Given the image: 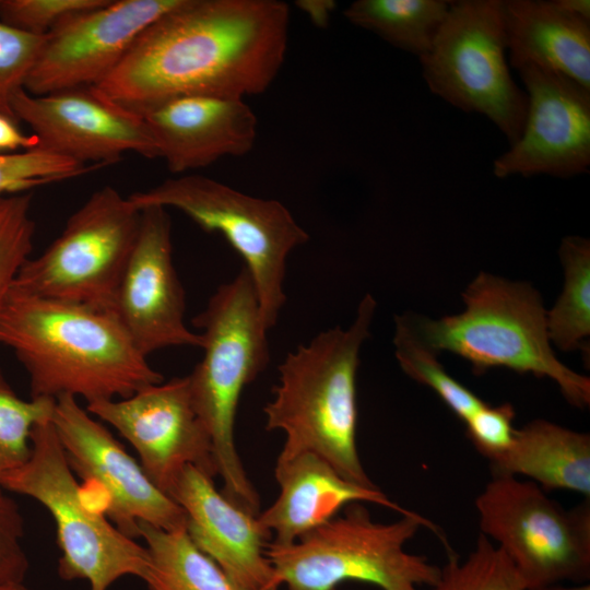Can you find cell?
<instances>
[{
    "mask_svg": "<svg viewBox=\"0 0 590 590\" xmlns=\"http://www.w3.org/2000/svg\"><path fill=\"white\" fill-rule=\"evenodd\" d=\"M504 25L509 67L552 71L590 90V22L553 0H507Z\"/></svg>",
    "mask_w": 590,
    "mask_h": 590,
    "instance_id": "44dd1931",
    "label": "cell"
},
{
    "mask_svg": "<svg viewBox=\"0 0 590 590\" xmlns=\"http://www.w3.org/2000/svg\"><path fill=\"white\" fill-rule=\"evenodd\" d=\"M139 531L149 554L143 578L149 590H244L193 544L186 529L140 523Z\"/></svg>",
    "mask_w": 590,
    "mask_h": 590,
    "instance_id": "603a6c76",
    "label": "cell"
},
{
    "mask_svg": "<svg viewBox=\"0 0 590 590\" xmlns=\"http://www.w3.org/2000/svg\"><path fill=\"white\" fill-rule=\"evenodd\" d=\"M475 508L481 533L507 556L527 590L589 579V499L566 510L531 481L493 475Z\"/></svg>",
    "mask_w": 590,
    "mask_h": 590,
    "instance_id": "8fae6325",
    "label": "cell"
},
{
    "mask_svg": "<svg viewBox=\"0 0 590 590\" xmlns=\"http://www.w3.org/2000/svg\"><path fill=\"white\" fill-rule=\"evenodd\" d=\"M528 106L519 139L493 163L498 178H568L590 166V90L552 71L518 70Z\"/></svg>",
    "mask_w": 590,
    "mask_h": 590,
    "instance_id": "e0dca14e",
    "label": "cell"
},
{
    "mask_svg": "<svg viewBox=\"0 0 590 590\" xmlns=\"http://www.w3.org/2000/svg\"><path fill=\"white\" fill-rule=\"evenodd\" d=\"M0 344L30 377L32 398L123 399L164 380L110 310L11 288L0 311Z\"/></svg>",
    "mask_w": 590,
    "mask_h": 590,
    "instance_id": "7a4b0ae2",
    "label": "cell"
},
{
    "mask_svg": "<svg viewBox=\"0 0 590 590\" xmlns=\"http://www.w3.org/2000/svg\"><path fill=\"white\" fill-rule=\"evenodd\" d=\"M280 589V586L273 583V585H270L266 588H263L262 590H279Z\"/></svg>",
    "mask_w": 590,
    "mask_h": 590,
    "instance_id": "ab89813d",
    "label": "cell"
},
{
    "mask_svg": "<svg viewBox=\"0 0 590 590\" xmlns=\"http://www.w3.org/2000/svg\"><path fill=\"white\" fill-rule=\"evenodd\" d=\"M44 37L20 32L0 22V115L15 122L11 99L17 90L23 88Z\"/></svg>",
    "mask_w": 590,
    "mask_h": 590,
    "instance_id": "4dcf8cb0",
    "label": "cell"
},
{
    "mask_svg": "<svg viewBox=\"0 0 590 590\" xmlns=\"http://www.w3.org/2000/svg\"><path fill=\"white\" fill-rule=\"evenodd\" d=\"M107 0H0V22L20 32L45 36L66 16Z\"/></svg>",
    "mask_w": 590,
    "mask_h": 590,
    "instance_id": "1f68e13d",
    "label": "cell"
},
{
    "mask_svg": "<svg viewBox=\"0 0 590 590\" xmlns=\"http://www.w3.org/2000/svg\"><path fill=\"white\" fill-rule=\"evenodd\" d=\"M559 257L565 271L564 290L546 311V329L550 342L562 351H574L583 349L590 334V241L568 236L560 244Z\"/></svg>",
    "mask_w": 590,
    "mask_h": 590,
    "instance_id": "d4e9b609",
    "label": "cell"
},
{
    "mask_svg": "<svg viewBox=\"0 0 590 590\" xmlns=\"http://www.w3.org/2000/svg\"><path fill=\"white\" fill-rule=\"evenodd\" d=\"M296 5L309 16L315 25L324 27L330 21L335 2L331 0H300L296 1Z\"/></svg>",
    "mask_w": 590,
    "mask_h": 590,
    "instance_id": "d590c367",
    "label": "cell"
},
{
    "mask_svg": "<svg viewBox=\"0 0 590 590\" xmlns=\"http://www.w3.org/2000/svg\"><path fill=\"white\" fill-rule=\"evenodd\" d=\"M102 167L104 166L83 165L39 148L19 153H0V196L23 192Z\"/></svg>",
    "mask_w": 590,
    "mask_h": 590,
    "instance_id": "f546056e",
    "label": "cell"
},
{
    "mask_svg": "<svg viewBox=\"0 0 590 590\" xmlns=\"http://www.w3.org/2000/svg\"><path fill=\"white\" fill-rule=\"evenodd\" d=\"M288 30L283 1L180 0L95 87L140 115L180 96L244 99L278 76Z\"/></svg>",
    "mask_w": 590,
    "mask_h": 590,
    "instance_id": "6da1fadb",
    "label": "cell"
},
{
    "mask_svg": "<svg viewBox=\"0 0 590 590\" xmlns=\"http://www.w3.org/2000/svg\"><path fill=\"white\" fill-rule=\"evenodd\" d=\"M213 479L187 465L168 493L185 511L188 536L244 590H262L273 585V570L266 554L271 534L258 516L219 491Z\"/></svg>",
    "mask_w": 590,
    "mask_h": 590,
    "instance_id": "ac0fdd59",
    "label": "cell"
},
{
    "mask_svg": "<svg viewBox=\"0 0 590 590\" xmlns=\"http://www.w3.org/2000/svg\"><path fill=\"white\" fill-rule=\"evenodd\" d=\"M563 11L590 22V1L589 0H553Z\"/></svg>",
    "mask_w": 590,
    "mask_h": 590,
    "instance_id": "8d00e7d4",
    "label": "cell"
},
{
    "mask_svg": "<svg viewBox=\"0 0 590 590\" xmlns=\"http://www.w3.org/2000/svg\"><path fill=\"white\" fill-rule=\"evenodd\" d=\"M421 527L438 528L412 512L392 522L374 521L362 503L307 532L288 545L268 543L266 554L274 583L286 590H338L345 581H362L381 590L433 587L440 567L406 551Z\"/></svg>",
    "mask_w": 590,
    "mask_h": 590,
    "instance_id": "8992f818",
    "label": "cell"
},
{
    "mask_svg": "<svg viewBox=\"0 0 590 590\" xmlns=\"http://www.w3.org/2000/svg\"><path fill=\"white\" fill-rule=\"evenodd\" d=\"M85 409L130 442L145 474L165 494L187 465L217 475L211 437L193 406L187 376Z\"/></svg>",
    "mask_w": 590,
    "mask_h": 590,
    "instance_id": "4fadbf2b",
    "label": "cell"
},
{
    "mask_svg": "<svg viewBox=\"0 0 590 590\" xmlns=\"http://www.w3.org/2000/svg\"><path fill=\"white\" fill-rule=\"evenodd\" d=\"M432 590H527L507 556L480 533L472 552L459 559L451 551Z\"/></svg>",
    "mask_w": 590,
    "mask_h": 590,
    "instance_id": "4316f807",
    "label": "cell"
},
{
    "mask_svg": "<svg viewBox=\"0 0 590 590\" xmlns=\"http://www.w3.org/2000/svg\"><path fill=\"white\" fill-rule=\"evenodd\" d=\"M32 198L31 192L0 196V311L33 249Z\"/></svg>",
    "mask_w": 590,
    "mask_h": 590,
    "instance_id": "f1b7e54d",
    "label": "cell"
},
{
    "mask_svg": "<svg viewBox=\"0 0 590 590\" xmlns=\"http://www.w3.org/2000/svg\"><path fill=\"white\" fill-rule=\"evenodd\" d=\"M142 117L158 157L173 174L202 168L225 156H243L257 138V117L239 98L180 96L150 108Z\"/></svg>",
    "mask_w": 590,
    "mask_h": 590,
    "instance_id": "d6986e66",
    "label": "cell"
},
{
    "mask_svg": "<svg viewBox=\"0 0 590 590\" xmlns=\"http://www.w3.org/2000/svg\"><path fill=\"white\" fill-rule=\"evenodd\" d=\"M493 475L523 476L542 489L590 497V436L545 420L516 429L510 447L489 461Z\"/></svg>",
    "mask_w": 590,
    "mask_h": 590,
    "instance_id": "7402d4cb",
    "label": "cell"
},
{
    "mask_svg": "<svg viewBox=\"0 0 590 590\" xmlns=\"http://www.w3.org/2000/svg\"><path fill=\"white\" fill-rule=\"evenodd\" d=\"M420 61L432 93L460 110L485 116L509 145L519 139L528 97L510 74L503 0L451 1Z\"/></svg>",
    "mask_w": 590,
    "mask_h": 590,
    "instance_id": "30bf717a",
    "label": "cell"
},
{
    "mask_svg": "<svg viewBox=\"0 0 590 590\" xmlns=\"http://www.w3.org/2000/svg\"><path fill=\"white\" fill-rule=\"evenodd\" d=\"M16 120L33 131L42 150L80 164L107 166L127 152L158 157L142 117L114 102L95 86L32 95L17 90L11 99Z\"/></svg>",
    "mask_w": 590,
    "mask_h": 590,
    "instance_id": "9a60e30c",
    "label": "cell"
},
{
    "mask_svg": "<svg viewBox=\"0 0 590 590\" xmlns=\"http://www.w3.org/2000/svg\"><path fill=\"white\" fill-rule=\"evenodd\" d=\"M515 409L510 403L483 405L464 423L467 433L481 455L492 461L511 445L516 429L512 426Z\"/></svg>",
    "mask_w": 590,
    "mask_h": 590,
    "instance_id": "d6a6232c",
    "label": "cell"
},
{
    "mask_svg": "<svg viewBox=\"0 0 590 590\" xmlns=\"http://www.w3.org/2000/svg\"><path fill=\"white\" fill-rule=\"evenodd\" d=\"M465 309L438 320L405 317L415 337L435 353L452 352L475 374L505 367L547 377L574 406L590 404V379L557 359L546 329V310L529 284L480 273L462 293Z\"/></svg>",
    "mask_w": 590,
    "mask_h": 590,
    "instance_id": "5b68a950",
    "label": "cell"
},
{
    "mask_svg": "<svg viewBox=\"0 0 590 590\" xmlns=\"http://www.w3.org/2000/svg\"><path fill=\"white\" fill-rule=\"evenodd\" d=\"M0 590H31L23 582L2 583Z\"/></svg>",
    "mask_w": 590,
    "mask_h": 590,
    "instance_id": "f35d334b",
    "label": "cell"
},
{
    "mask_svg": "<svg viewBox=\"0 0 590 590\" xmlns=\"http://www.w3.org/2000/svg\"><path fill=\"white\" fill-rule=\"evenodd\" d=\"M445 0H356L343 11L353 25L420 58L432 48L448 14Z\"/></svg>",
    "mask_w": 590,
    "mask_h": 590,
    "instance_id": "cb8c5ba5",
    "label": "cell"
},
{
    "mask_svg": "<svg viewBox=\"0 0 590 590\" xmlns=\"http://www.w3.org/2000/svg\"><path fill=\"white\" fill-rule=\"evenodd\" d=\"M192 323L201 331L203 356L187 375L193 406L212 441L221 492L252 515L260 497L235 442L240 396L269 365L268 332L252 279L245 267L210 297Z\"/></svg>",
    "mask_w": 590,
    "mask_h": 590,
    "instance_id": "277c9868",
    "label": "cell"
},
{
    "mask_svg": "<svg viewBox=\"0 0 590 590\" xmlns=\"http://www.w3.org/2000/svg\"><path fill=\"white\" fill-rule=\"evenodd\" d=\"M185 291L173 262L167 209L143 208L111 311L146 357L165 347H201V335L185 323Z\"/></svg>",
    "mask_w": 590,
    "mask_h": 590,
    "instance_id": "2e32d148",
    "label": "cell"
},
{
    "mask_svg": "<svg viewBox=\"0 0 590 590\" xmlns=\"http://www.w3.org/2000/svg\"><path fill=\"white\" fill-rule=\"evenodd\" d=\"M179 1L107 0L66 16L45 35L23 88L39 96L97 85L139 35Z\"/></svg>",
    "mask_w": 590,
    "mask_h": 590,
    "instance_id": "5bb4252c",
    "label": "cell"
},
{
    "mask_svg": "<svg viewBox=\"0 0 590 590\" xmlns=\"http://www.w3.org/2000/svg\"><path fill=\"white\" fill-rule=\"evenodd\" d=\"M129 199L140 210L175 208L206 233L221 234L245 261L266 328L276 324L286 302L283 285L288 255L309 238L283 203L246 194L202 175L169 178Z\"/></svg>",
    "mask_w": 590,
    "mask_h": 590,
    "instance_id": "ba28073f",
    "label": "cell"
},
{
    "mask_svg": "<svg viewBox=\"0 0 590 590\" xmlns=\"http://www.w3.org/2000/svg\"><path fill=\"white\" fill-rule=\"evenodd\" d=\"M530 590H590V585L586 582L576 583L573 586H563L560 583H554V585L543 586L539 588H533Z\"/></svg>",
    "mask_w": 590,
    "mask_h": 590,
    "instance_id": "74e56055",
    "label": "cell"
},
{
    "mask_svg": "<svg viewBox=\"0 0 590 590\" xmlns=\"http://www.w3.org/2000/svg\"><path fill=\"white\" fill-rule=\"evenodd\" d=\"M140 221L141 210L129 197L111 186L97 189L60 235L25 261L12 290L111 311Z\"/></svg>",
    "mask_w": 590,
    "mask_h": 590,
    "instance_id": "9c48e42d",
    "label": "cell"
},
{
    "mask_svg": "<svg viewBox=\"0 0 590 590\" xmlns=\"http://www.w3.org/2000/svg\"><path fill=\"white\" fill-rule=\"evenodd\" d=\"M50 421L71 470L101 491L103 512L123 534L140 538V523L168 531L186 529L182 508L75 397H58Z\"/></svg>",
    "mask_w": 590,
    "mask_h": 590,
    "instance_id": "7c38bea8",
    "label": "cell"
},
{
    "mask_svg": "<svg viewBox=\"0 0 590 590\" xmlns=\"http://www.w3.org/2000/svg\"><path fill=\"white\" fill-rule=\"evenodd\" d=\"M55 399H21L0 369V494L2 481L31 456L34 426L51 418Z\"/></svg>",
    "mask_w": 590,
    "mask_h": 590,
    "instance_id": "83f0119b",
    "label": "cell"
},
{
    "mask_svg": "<svg viewBox=\"0 0 590 590\" xmlns=\"http://www.w3.org/2000/svg\"><path fill=\"white\" fill-rule=\"evenodd\" d=\"M274 475L280 486L279 496L258 515L273 544L294 543L354 503H374L401 515L413 512L392 502L378 487L345 480L315 453L276 461Z\"/></svg>",
    "mask_w": 590,
    "mask_h": 590,
    "instance_id": "ffe728a7",
    "label": "cell"
},
{
    "mask_svg": "<svg viewBox=\"0 0 590 590\" xmlns=\"http://www.w3.org/2000/svg\"><path fill=\"white\" fill-rule=\"evenodd\" d=\"M375 310L376 300L366 294L349 328L318 333L279 365V384L263 408L266 428L285 436L276 461L315 453L345 480L377 487L362 465L356 445L359 351Z\"/></svg>",
    "mask_w": 590,
    "mask_h": 590,
    "instance_id": "3957f363",
    "label": "cell"
},
{
    "mask_svg": "<svg viewBox=\"0 0 590 590\" xmlns=\"http://www.w3.org/2000/svg\"><path fill=\"white\" fill-rule=\"evenodd\" d=\"M393 344L402 370L413 380L436 392L462 422L486 404L445 370L437 359V353L415 337L404 316L396 318Z\"/></svg>",
    "mask_w": 590,
    "mask_h": 590,
    "instance_id": "484cf974",
    "label": "cell"
},
{
    "mask_svg": "<svg viewBox=\"0 0 590 590\" xmlns=\"http://www.w3.org/2000/svg\"><path fill=\"white\" fill-rule=\"evenodd\" d=\"M24 521L17 504L0 494V585L23 582L28 559L22 546Z\"/></svg>",
    "mask_w": 590,
    "mask_h": 590,
    "instance_id": "836d02e7",
    "label": "cell"
},
{
    "mask_svg": "<svg viewBox=\"0 0 590 590\" xmlns=\"http://www.w3.org/2000/svg\"><path fill=\"white\" fill-rule=\"evenodd\" d=\"M31 447L27 461L3 479L2 488L37 500L50 512L60 550L59 577L86 580L90 590H108L126 576L143 580L146 547L86 504L50 420L34 426Z\"/></svg>",
    "mask_w": 590,
    "mask_h": 590,
    "instance_id": "52a82bcc",
    "label": "cell"
},
{
    "mask_svg": "<svg viewBox=\"0 0 590 590\" xmlns=\"http://www.w3.org/2000/svg\"><path fill=\"white\" fill-rule=\"evenodd\" d=\"M11 118L0 115V151L30 150L38 145L37 138L23 134Z\"/></svg>",
    "mask_w": 590,
    "mask_h": 590,
    "instance_id": "e575fe53",
    "label": "cell"
}]
</instances>
